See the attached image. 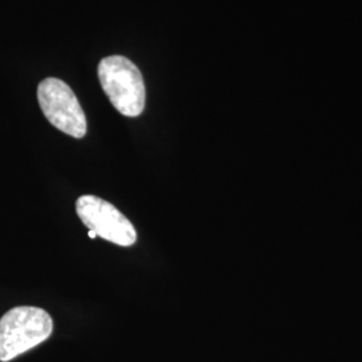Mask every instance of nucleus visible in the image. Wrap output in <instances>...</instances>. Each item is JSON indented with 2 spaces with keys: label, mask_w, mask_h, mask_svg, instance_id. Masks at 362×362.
<instances>
[{
  "label": "nucleus",
  "mask_w": 362,
  "mask_h": 362,
  "mask_svg": "<svg viewBox=\"0 0 362 362\" xmlns=\"http://www.w3.org/2000/svg\"><path fill=\"white\" fill-rule=\"evenodd\" d=\"M98 78L105 94L125 117H139L145 109L146 90L140 69L122 55L104 58L98 65Z\"/></svg>",
  "instance_id": "nucleus-1"
},
{
  "label": "nucleus",
  "mask_w": 362,
  "mask_h": 362,
  "mask_svg": "<svg viewBox=\"0 0 362 362\" xmlns=\"http://www.w3.org/2000/svg\"><path fill=\"white\" fill-rule=\"evenodd\" d=\"M52 333L47 311L19 306L0 318V361L8 362L45 342Z\"/></svg>",
  "instance_id": "nucleus-2"
},
{
  "label": "nucleus",
  "mask_w": 362,
  "mask_h": 362,
  "mask_svg": "<svg viewBox=\"0 0 362 362\" xmlns=\"http://www.w3.org/2000/svg\"><path fill=\"white\" fill-rule=\"evenodd\" d=\"M38 101L52 127L74 139H82L86 134V116L77 95L64 81L43 79L38 86Z\"/></svg>",
  "instance_id": "nucleus-3"
},
{
  "label": "nucleus",
  "mask_w": 362,
  "mask_h": 362,
  "mask_svg": "<svg viewBox=\"0 0 362 362\" xmlns=\"http://www.w3.org/2000/svg\"><path fill=\"white\" fill-rule=\"evenodd\" d=\"M77 215L97 236L117 246L130 247L137 242L134 226L113 204L94 194L81 196L76 204Z\"/></svg>",
  "instance_id": "nucleus-4"
},
{
  "label": "nucleus",
  "mask_w": 362,
  "mask_h": 362,
  "mask_svg": "<svg viewBox=\"0 0 362 362\" xmlns=\"http://www.w3.org/2000/svg\"><path fill=\"white\" fill-rule=\"evenodd\" d=\"M89 238L95 239V238H97V233H94V231H89Z\"/></svg>",
  "instance_id": "nucleus-5"
}]
</instances>
